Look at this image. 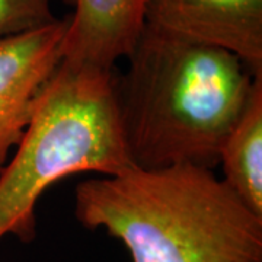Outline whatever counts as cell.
<instances>
[{"label": "cell", "mask_w": 262, "mask_h": 262, "mask_svg": "<svg viewBox=\"0 0 262 262\" xmlns=\"http://www.w3.org/2000/svg\"><path fill=\"white\" fill-rule=\"evenodd\" d=\"M117 76L122 131L134 166L213 169L256 77L225 48L147 27Z\"/></svg>", "instance_id": "6da1fadb"}, {"label": "cell", "mask_w": 262, "mask_h": 262, "mask_svg": "<svg viewBox=\"0 0 262 262\" xmlns=\"http://www.w3.org/2000/svg\"><path fill=\"white\" fill-rule=\"evenodd\" d=\"M86 229L121 241L133 262H262V217L210 168H131L76 187Z\"/></svg>", "instance_id": "7a4b0ae2"}, {"label": "cell", "mask_w": 262, "mask_h": 262, "mask_svg": "<svg viewBox=\"0 0 262 262\" xmlns=\"http://www.w3.org/2000/svg\"><path fill=\"white\" fill-rule=\"evenodd\" d=\"M115 70L61 63L42 89L15 153L0 169V241L37 236V206L61 179L134 166L122 131Z\"/></svg>", "instance_id": "3957f363"}, {"label": "cell", "mask_w": 262, "mask_h": 262, "mask_svg": "<svg viewBox=\"0 0 262 262\" xmlns=\"http://www.w3.org/2000/svg\"><path fill=\"white\" fill-rule=\"evenodd\" d=\"M67 18L0 39V169L18 146L61 61Z\"/></svg>", "instance_id": "277c9868"}, {"label": "cell", "mask_w": 262, "mask_h": 262, "mask_svg": "<svg viewBox=\"0 0 262 262\" xmlns=\"http://www.w3.org/2000/svg\"><path fill=\"white\" fill-rule=\"evenodd\" d=\"M146 25L225 48L262 77V0H147Z\"/></svg>", "instance_id": "5b68a950"}, {"label": "cell", "mask_w": 262, "mask_h": 262, "mask_svg": "<svg viewBox=\"0 0 262 262\" xmlns=\"http://www.w3.org/2000/svg\"><path fill=\"white\" fill-rule=\"evenodd\" d=\"M64 2L75 5V12L67 18L61 63L115 70L140 38L147 0Z\"/></svg>", "instance_id": "8992f818"}, {"label": "cell", "mask_w": 262, "mask_h": 262, "mask_svg": "<svg viewBox=\"0 0 262 262\" xmlns=\"http://www.w3.org/2000/svg\"><path fill=\"white\" fill-rule=\"evenodd\" d=\"M223 181L239 200L262 217V79L220 149Z\"/></svg>", "instance_id": "52a82bcc"}, {"label": "cell", "mask_w": 262, "mask_h": 262, "mask_svg": "<svg viewBox=\"0 0 262 262\" xmlns=\"http://www.w3.org/2000/svg\"><path fill=\"white\" fill-rule=\"evenodd\" d=\"M51 0H0V39L56 20Z\"/></svg>", "instance_id": "ba28073f"}]
</instances>
